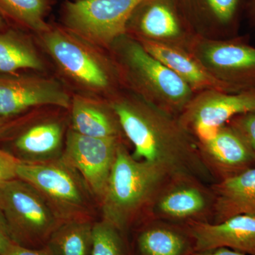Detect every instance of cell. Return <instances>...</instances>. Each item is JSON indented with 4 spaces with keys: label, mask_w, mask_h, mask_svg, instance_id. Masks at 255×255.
<instances>
[{
    "label": "cell",
    "mask_w": 255,
    "mask_h": 255,
    "mask_svg": "<svg viewBox=\"0 0 255 255\" xmlns=\"http://www.w3.org/2000/svg\"><path fill=\"white\" fill-rule=\"evenodd\" d=\"M110 102L133 147L134 158L156 164L171 177L191 176L209 185L215 183L201 160L197 140L177 117L126 90Z\"/></svg>",
    "instance_id": "obj_1"
},
{
    "label": "cell",
    "mask_w": 255,
    "mask_h": 255,
    "mask_svg": "<svg viewBox=\"0 0 255 255\" xmlns=\"http://www.w3.org/2000/svg\"><path fill=\"white\" fill-rule=\"evenodd\" d=\"M58 80L71 92L110 101L124 90L109 50L95 46L64 26L50 24L33 35Z\"/></svg>",
    "instance_id": "obj_2"
},
{
    "label": "cell",
    "mask_w": 255,
    "mask_h": 255,
    "mask_svg": "<svg viewBox=\"0 0 255 255\" xmlns=\"http://www.w3.org/2000/svg\"><path fill=\"white\" fill-rule=\"evenodd\" d=\"M128 143L119 145L100 204L102 219L126 235L147 220L156 196L171 177L162 167L134 158Z\"/></svg>",
    "instance_id": "obj_3"
},
{
    "label": "cell",
    "mask_w": 255,
    "mask_h": 255,
    "mask_svg": "<svg viewBox=\"0 0 255 255\" xmlns=\"http://www.w3.org/2000/svg\"><path fill=\"white\" fill-rule=\"evenodd\" d=\"M110 52L124 90L177 117L194 96L182 79L150 54L135 38L124 34Z\"/></svg>",
    "instance_id": "obj_4"
},
{
    "label": "cell",
    "mask_w": 255,
    "mask_h": 255,
    "mask_svg": "<svg viewBox=\"0 0 255 255\" xmlns=\"http://www.w3.org/2000/svg\"><path fill=\"white\" fill-rule=\"evenodd\" d=\"M17 177L41 194L60 222L95 219L99 206L95 196L78 171L61 157L45 163H21Z\"/></svg>",
    "instance_id": "obj_5"
},
{
    "label": "cell",
    "mask_w": 255,
    "mask_h": 255,
    "mask_svg": "<svg viewBox=\"0 0 255 255\" xmlns=\"http://www.w3.org/2000/svg\"><path fill=\"white\" fill-rule=\"evenodd\" d=\"M0 211L14 243L31 249L46 247L62 223L41 194L19 178L0 185Z\"/></svg>",
    "instance_id": "obj_6"
},
{
    "label": "cell",
    "mask_w": 255,
    "mask_h": 255,
    "mask_svg": "<svg viewBox=\"0 0 255 255\" xmlns=\"http://www.w3.org/2000/svg\"><path fill=\"white\" fill-rule=\"evenodd\" d=\"M70 128L69 110L43 107L28 112L2 148L21 163L41 164L62 157Z\"/></svg>",
    "instance_id": "obj_7"
},
{
    "label": "cell",
    "mask_w": 255,
    "mask_h": 255,
    "mask_svg": "<svg viewBox=\"0 0 255 255\" xmlns=\"http://www.w3.org/2000/svg\"><path fill=\"white\" fill-rule=\"evenodd\" d=\"M187 50L229 93L255 90V47L246 37L216 40L196 36Z\"/></svg>",
    "instance_id": "obj_8"
},
{
    "label": "cell",
    "mask_w": 255,
    "mask_h": 255,
    "mask_svg": "<svg viewBox=\"0 0 255 255\" xmlns=\"http://www.w3.org/2000/svg\"><path fill=\"white\" fill-rule=\"evenodd\" d=\"M143 0H74L64 5L63 26L95 46L110 49L126 34L129 18Z\"/></svg>",
    "instance_id": "obj_9"
},
{
    "label": "cell",
    "mask_w": 255,
    "mask_h": 255,
    "mask_svg": "<svg viewBox=\"0 0 255 255\" xmlns=\"http://www.w3.org/2000/svg\"><path fill=\"white\" fill-rule=\"evenodd\" d=\"M73 94L48 74H0V116L16 118L36 109L69 110Z\"/></svg>",
    "instance_id": "obj_10"
},
{
    "label": "cell",
    "mask_w": 255,
    "mask_h": 255,
    "mask_svg": "<svg viewBox=\"0 0 255 255\" xmlns=\"http://www.w3.org/2000/svg\"><path fill=\"white\" fill-rule=\"evenodd\" d=\"M214 206L211 185L191 176L171 177L156 196L147 220L182 226L191 222L211 223Z\"/></svg>",
    "instance_id": "obj_11"
},
{
    "label": "cell",
    "mask_w": 255,
    "mask_h": 255,
    "mask_svg": "<svg viewBox=\"0 0 255 255\" xmlns=\"http://www.w3.org/2000/svg\"><path fill=\"white\" fill-rule=\"evenodd\" d=\"M253 111L255 90L238 93L209 90L194 95L178 120L196 140H202L213 136L233 117Z\"/></svg>",
    "instance_id": "obj_12"
},
{
    "label": "cell",
    "mask_w": 255,
    "mask_h": 255,
    "mask_svg": "<svg viewBox=\"0 0 255 255\" xmlns=\"http://www.w3.org/2000/svg\"><path fill=\"white\" fill-rule=\"evenodd\" d=\"M126 34L138 41H147L188 49L196 35L174 0H143L127 25Z\"/></svg>",
    "instance_id": "obj_13"
},
{
    "label": "cell",
    "mask_w": 255,
    "mask_h": 255,
    "mask_svg": "<svg viewBox=\"0 0 255 255\" xmlns=\"http://www.w3.org/2000/svg\"><path fill=\"white\" fill-rule=\"evenodd\" d=\"M122 137L100 138L81 135L69 128L61 158L85 179L100 206Z\"/></svg>",
    "instance_id": "obj_14"
},
{
    "label": "cell",
    "mask_w": 255,
    "mask_h": 255,
    "mask_svg": "<svg viewBox=\"0 0 255 255\" xmlns=\"http://www.w3.org/2000/svg\"><path fill=\"white\" fill-rule=\"evenodd\" d=\"M201 160L215 183L226 180L255 166V152L228 124L213 136L197 140Z\"/></svg>",
    "instance_id": "obj_15"
},
{
    "label": "cell",
    "mask_w": 255,
    "mask_h": 255,
    "mask_svg": "<svg viewBox=\"0 0 255 255\" xmlns=\"http://www.w3.org/2000/svg\"><path fill=\"white\" fill-rule=\"evenodd\" d=\"M194 242V252L228 248L255 255V217L240 215L223 222H191L185 225Z\"/></svg>",
    "instance_id": "obj_16"
},
{
    "label": "cell",
    "mask_w": 255,
    "mask_h": 255,
    "mask_svg": "<svg viewBox=\"0 0 255 255\" xmlns=\"http://www.w3.org/2000/svg\"><path fill=\"white\" fill-rule=\"evenodd\" d=\"M132 255H191L194 242L187 226L150 219L135 229Z\"/></svg>",
    "instance_id": "obj_17"
},
{
    "label": "cell",
    "mask_w": 255,
    "mask_h": 255,
    "mask_svg": "<svg viewBox=\"0 0 255 255\" xmlns=\"http://www.w3.org/2000/svg\"><path fill=\"white\" fill-rule=\"evenodd\" d=\"M69 113L70 128L78 133L100 138H126L109 101L73 94Z\"/></svg>",
    "instance_id": "obj_18"
},
{
    "label": "cell",
    "mask_w": 255,
    "mask_h": 255,
    "mask_svg": "<svg viewBox=\"0 0 255 255\" xmlns=\"http://www.w3.org/2000/svg\"><path fill=\"white\" fill-rule=\"evenodd\" d=\"M139 42L148 53L182 79L194 95L209 90L229 93L186 48L152 41Z\"/></svg>",
    "instance_id": "obj_19"
},
{
    "label": "cell",
    "mask_w": 255,
    "mask_h": 255,
    "mask_svg": "<svg viewBox=\"0 0 255 255\" xmlns=\"http://www.w3.org/2000/svg\"><path fill=\"white\" fill-rule=\"evenodd\" d=\"M214 196L212 222L240 216L255 217V166L242 173L211 184Z\"/></svg>",
    "instance_id": "obj_20"
},
{
    "label": "cell",
    "mask_w": 255,
    "mask_h": 255,
    "mask_svg": "<svg viewBox=\"0 0 255 255\" xmlns=\"http://www.w3.org/2000/svg\"><path fill=\"white\" fill-rule=\"evenodd\" d=\"M34 38L19 30L0 31V74L31 70L47 74L48 63Z\"/></svg>",
    "instance_id": "obj_21"
},
{
    "label": "cell",
    "mask_w": 255,
    "mask_h": 255,
    "mask_svg": "<svg viewBox=\"0 0 255 255\" xmlns=\"http://www.w3.org/2000/svg\"><path fill=\"white\" fill-rule=\"evenodd\" d=\"M95 221L78 220L62 223L47 248L53 255H90Z\"/></svg>",
    "instance_id": "obj_22"
},
{
    "label": "cell",
    "mask_w": 255,
    "mask_h": 255,
    "mask_svg": "<svg viewBox=\"0 0 255 255\" xmlns=\"http://www.w3.org/2000/svg\"><path fill=\"white\" fill-rule=\"evenodd\" d=\"M48 6V0H0V14L36 35L49 26L45 20Z\"/></svg>",
    "instance_id": "obj_23"
},
{
    "label": "cell",
    "mask_w": 255,
    "mask_h": 255,
    "mask_svg": "<svg viewBox=\"0 0 255 255\" xmlns=\"http://www.w3.org/2000/svg\"><path fill=\"white\" fill-rule=\"evenodd\" d=\"M209 22L204 38L225 39L238 36L236 26L240 0H201Z\"/></svg>",
    "instance_id": "obj_24"
},
{
    "label": "cell",
    "mask_w": 255,
    "mask_h": 255,
    "mask_svg": "<svg viewBox=\"0 0 255 255\" xmlns=\"http://www.w3.org/2000/svg\"><path fill=\"white\" fill-rule=\"evenodd\" d=\"M90 255H132V253L127 235L102 219L94 223Z\"/></svg>",
    "instance_id": "obj_25"
},
{
    "label": "cell",
    "mask_w": 255,
    "mask_h": 255,
    "mask_svg": "<svg viewBox=\"0 0 255 255\" xmlns=\"http://www.w3.org/2000/svg\"><path fill=\"white\" fill-rule=\"evenodd\" d=\"M228 124L244 137L255 152V111L236 116Z\"/></svg>",
    "instance_id": "obj_26"
},
{
    "label": "cell",
    "mask_w": 255,
    "mask_h": 255,
    "mask_svg": "<svg viewBox=\"0 0 255 255\" xmlns=\"http://www.w3.org/2000/svg\"><path fill=\"white\" fill-rule=\"evenodd\" d=\"M20 164L16 157L0 147V185L18 178L17 169Z\"/></svg>",
    "instance_id": "obj_27"
},
{
    "label": "cell",
    "mask_w": 255,
    "mask_h": 255,
    "mask_svg": "<svg viewBox=\"0 0 255 255\" xmlns=\"http://www.w3.org/2000/svg\"><path fill=\"white\" fill-rule=\"evenodd\" d=\"M26 114L12 119L4 118L0 116V142H4L12 135L20 124L22 123Z\"/></svg>",
    "instance_id": "obj_28"
},
{
    "label": "cell",
    "mask_w": 255,
    "mask_h": 255,
    "mask_svg": "<svg viewBox=\"0 0 255 255\" xmlns=\"http://www.w3.org/2000/svg\"><path fill=\"white\" fill-rule=\"evenodd\" d=\"M16 244L11 238L7 225L0 211V255H6L14 245Z\"/></svg>",
    "instance_id": "obj_29"
},
{
    "label": "cell",
    "mask_w": 255,
    "mask_h": 255,
    "mask_svg": "<svg viewBox=\"0 0 255 255\" xmlns=\"http://www.w3.org/2000/svg\"><path fill=\"white\" fill-rule=\"evenodd\" d=\"M6 255H53L47 247L41 249H31L14 244Z\"/></svg>",
    "instance_id": "obj_30"
},
{
    "label": "cell",
    "mask_w": 255,
    "mask_h": 255,
    "mask_svg": "<svg viewBox=\"0 0 255 255\" xmlns=\"http://www.w3.org/2000/svg\"><path fill=\"white\" fill-rule=\"evenodd\" d=\"M191 255H246L238 252L228 249V248H219L212 251L205 252H194Z\"/></svg>",
    "instance_id": "obj_31"
},
{
    "label": "cell",
    "mask_w": 255,
    "mask_h": 255,
    "mask_svg": "<svg viewBox=\"0 0 255 255\" xmlns=\"http://www.w3.org/2000/svg\"><path fill=\"white\" fill-rule=\"evenodd\" d=\"M6 28H7V25H6L4 18L3 17L2 15L0 14V31L4 30Z\"/></svg>",
    "instance_id": "obj_32"
},
{
    "label": "cell",
    "mask_w": 255,
    "mask_h": 255,
    "mask_svg": "<svg viewBox=\"0 0 255 255\" xmlns=\"http://www.w3.org/2000/svg\"><path fill=\"white\" fill-rule=\"evenodd\" d=\"M254 9H255V0H254Z\"/></svg>",
    "instance_id": "obj_33"
}]
</instances>
